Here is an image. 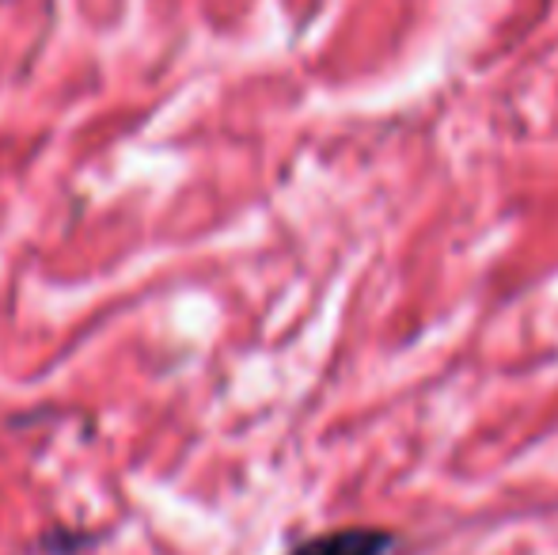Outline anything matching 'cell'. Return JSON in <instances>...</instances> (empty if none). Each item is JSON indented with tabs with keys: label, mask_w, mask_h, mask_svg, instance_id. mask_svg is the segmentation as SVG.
Masks as SVG:
<instances>
[{
	"label": "cell",
	"mask_w": 558,
	"mask_h": 555,
	"mask_svg": "<svg viewBox=\"0 0 558 555\" xmlns=\"http://www.w3.org/2000/svg\"><path fill=\"white\" fill-rule=\"evenodd\" d=\"M391 548H396V533H388V529L345 526L296 544L289 555H388Z\"/></svg>",
	"instance_id": "6da1fadb"
},
{
	"label": "cell",
	"mask_w": 558,
	"mask_h": 555,
	"mask_svg": "<svg viewBox=\"0 0 558 555\" xmlns=\"http://www.w3.org/2000/svg\"><path fill=\"white\" fill-rule=\"evenodd\" d=\"M96 544V533L81 526H53L38 536V555H84Z\"/></svg>",
	"instance_id": "7a4b0ae2"
}]
</instances>
